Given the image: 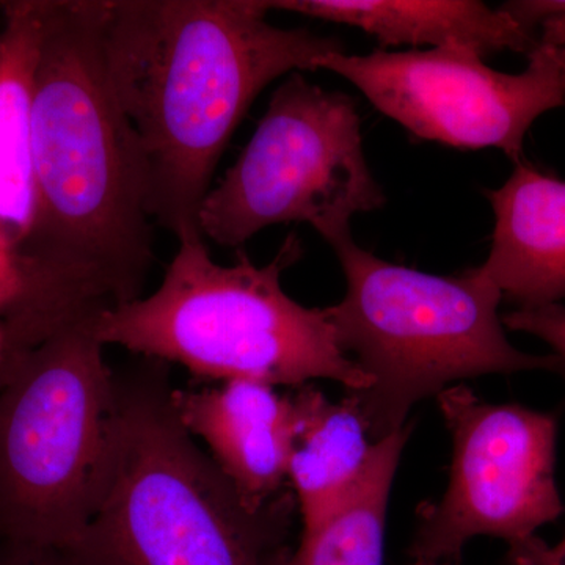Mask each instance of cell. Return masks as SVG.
Masks as SVG:
<instances>
[{"instance_id":"obj_1","label":"cell","mask_w":565,"mask_h":565,"mask_svg":"<svg viewBox=\"0 0 565 565\" xmlns=\"http://www.w3.org/2000/svg\"><path fill=\"white\" fill-rule=\"evenodd\" d=\"M102 25L103 0H46L35 204L0 308V360L140 299L154 262L147 170L107 84Z\"/></svg>"},{"instance_id":"obj_2","label":"cell","mask_w":565,"mask_h":565,"mask_svg":"<svg viewBox=\"0 0 565 565\" xmlns=\"http://www.w3.org/2000/svg\"><path fill=\"white\" fill-rule=\"evenodd\" d=\"M267 13L264 0H103L107 84L139 143L152 221L174 236L199 228L212 174L259 93L343 52Z\"/></svg>"},{"instance_id":"obj_3","label":"cell","mask_w":565,"mask_h":565,"mask_svg":"<svg viewBox=\"0 0 565 565\" xmlns=\"http://www.w3.org/2000/svg\"><path fill=\"white\" fill-rule=\"evenodd\" d=\"M169 364L114 373L102 471L82 565H266L280 552L294 500L252 512L182 426Z\"/></svg>"},{"instance_id":"obj_4","label":"cell","mask_w":565,"mask_h":565,"mask_svg":"<svg viewBox=\"0 0 565 565\" xmlns=\"http://www.w3.org/2000/svg\"><path fill=\"white\" fill-rule=\"evenodd\" d=\"M177 239L161 286L95 322L104 345L181 364L206 381L299 388L326 379L352 393L370 388L371 379L338 343L329 308L303 307L282 289V273L302 256L296 234L267 266L244 252L232 266L215 263L199 228Z\"/></svg>"},{"instance_id":"obj_5","label":"cell","mask_w":565,"mask_h":565,"mask_svg":"<svg viewBox=\"0 0 565 565\" xmlns=\"http://www.w3.org/2000/svg\"><path fill=\"white\" fill-rule=\"evenodd\" d=\"M330 245L348 281L330 319L341 349L371 379L370 388L353 394L374 444L403 429L416 403L452 382L520 371L565 377L555 353L533 355L508 340L498 315L503 294L479 267L438 277L384 262L351 233Z\"/></svg>"},{"instance_id":"obj_6","label":"cell","mask_w":565,"mask_h":565,"mask_svg":"<svg viewBox=\"0 0 565 565\" xmlns=\"http://www.w3.org/2000/svg\"><path fill=\"white\" fill-rule=\"evenodd\" d=\"M95 323L0 362V539L73 548L90 519L114 403Z\"/></svg>"},{"instance_id":"obj_7","label":"cell","mask_w":565,"mask_h":565,"mask_svg":"<svg viewBox=\"0 0 565 565\" xmlns=\"http://www.w3.org/2000/svg\"><path fill=\"white\" fill-rule=\"evenodd\" d=\"M385 202L364 158L355 102L292 73L237 161L207 192L199 228L215 244L241 247L264 228L300 222L330 244L351 233L353 215Z\"/></svg>"},{"instance_id":"obj_8","label":"cell","mask_w":565,"mask_h":565,"mask_svg":"<svg viewBox=\"0 0 565 565\" xmlns=\"http://www.w3.org/2000/svg\"><path fill=\"white\" fill-rule=\"evenodd\" d=\"M438 405L452 438L448 490L419 511L408 546L414 561H459L478 535L503 539L509 559L541 542L539 527L564 514L555 478V416L519 404H490L449 386Z\"/></svg>"},{"instance_id":"obj_9","label":"cell","mask_w":565,"mask_h":565,"mask_svg":"<svg viewBox=\"0 0 565 565\" xmlns=\"http://www.w3.org/2000/svg\"><path fill=\"white\" fill-rule=\"evenodd\" d=\"M520 74L489 68L484 55L460 44L427 51L333 52L316 70L332 71L355 85L386 117L424 140L462 150L498 148L523 162L531 126L565 106V65L535 44Z\"/></svg>"},{"instance_id":"obj_10","label":"cell","mask_w":565,"mask_h":565,"mask_svg":"<svg viewBox=\"0 0 565 565\" xmlns=\"http://www.w3.org/2000/svg\"><path fill=\"white\" fill-rule=\"evenodd\" d=\"M182 426L202 438L226 481L248 511L262 512L288 476L292 404L289 394L253 381L222 382L200 390L173 388Z\"/></svg>"},{"instance_id":"obj_11","label":"cell","mask_w":565,"mask_h":565,"mask_svg":"<svg viewBox=\"0 0 565 565\" xmlns=\"http://www.w3.org/2000/svg\"><path fill=\"white\" fill-rule=\"evenodd\" d=\"M489 200L492 248L479 270L519 308L559 303L565 299V181L520 162Z\"/></svg>"},{"instance_id":"obj_12","label":"cell","mask_w":565,"mask_h":565,"mask_svg":"<svg viewBox=\"0 0 565 565\" xmlns=\"http://www.w3.org/2000/svg\"><path fill=\"white\" fill-rule=\"evenodd\" d=\"M44 9L46 0L0 2V270L9 294L35 204L32 103Z\"/></svg>"},{"instance_id":"obj_13","label":"cell","mask_w":565,"mask_h":565,"mask_svg":"<svg viewBox=\"0 0 565 565\" xmlns=\"http://www.w3.org/2000/svg\"><path fill=\"white\" fill-rule=\"evenodd\" d=\"M266 6L362 29L382 46L460 44L486 57L500 51L530 55L537 44L535 32L504 7L476 0H280Z\"/></svg>"},{"instance_id":"obj_14","label":"cell","mask_w":565,"mask_h":565,"mask_svg":"<svg viewBox=\"0 0 565 565\" xmlns=\"http://www.w3.org/2000/svg\"><path fill=\"white\" fill-rule=\"evenodd\" d=\"M292 404L288 476L303 531L321 523L351 489L373 451L359 397L330 401L313 384L289 394Z\"/></svg>"},{"instance_id":"obj_15","label":"cell","mask_w":565,"mask_h":565,"mask_svg":"<svg viewBox=\"0 0 565 565\" xmlns=\"http://www.w3.org/2000/svg\"><path fill=\"white\" fill-rule=\"evenodd\" d=\"M412 429V424H405L374 444L337 508L303 531L296 550L281 548L266 565H384L386 508Z\"/></svg>"},{"instance_id":"obj_16","label":"cell","mask_w":565,"mask_h":565,"mask_svg":"<svg viewBox=\"0 0 565 565\" xmlns=\"http://www.w3.org/2000/svg\"><path fill=\"white\" fill-rule=\"evenodd\" d=\"M504 9L535 32L537 43L550 47L565 65V2L535 0V2H509Z\"/></svg>"},{"instance_id":"obj_17","label":"cell","mask_w":565,"mask_h":565,"mask_svg":"<svg viewBox=\"0 0 565 565\" xmlns=\"http://www.w3.org/2000/svg\"><path fill=\"white\" fill-rule=\"evenodd\" d=\"M503 326L516 332L541 338L565 362V307L561 303L519 308L501 318Z\"/></svg>"},{"instance_id":"obj_18","label":"cell","mask_w":565,"mask_h":565,"mask_svg":"<svg viewBox=\"0 0 565 565\" xmlns=\"http://www.w3.org/2000/svg\"><path fill=\"white\" fill-rule=\"evenodd\" d=\"M0 565H82L71 548L0 539Z\"/></svg>"},{"instance_id":"obj_19","label":"cell","mask_w":565,"mask_h":565,"mask_svg":"<svg viewBox=\"0 0 565 565\" xmlns=\"http://www.w3.org/2000/svg\"><path fill=\"white\" fill-rule=\"evenodd\" d=\"M511 565H565V537L556 546L539 542L525 555L511 561Z\"/></svg>"},{"instance_id":"obj_20","label":"cell","mask_w":565,"mask_h":565,"mask_svg":"<svg viewBox=\"0 0 565 565\" xmlns=\"http://www.w3.org/2000/svg\"><path fill=\"white\" fill-rule=\"evenodd\" d=\"M7 296H9V285H7L6 277H3L2 270H0V308L6 303Z\"/></svg>"},{"instance_id":"obj_21","label":"cell","mask_w":565,"mask_h":565,"mask_svg":"<svg viewBox=\"0 0 565 565\" xmlns=\"http://www.w3.org/2000/svg\"><path fill=\"white\" fill-rule=\"evenodd\" d=\"M411 565H451L446 563H430V561H414Z\"/></svg>"},{"instance_id":"obj_22","label":"cell","mask_w":565,"mask_h":565,"mask_svg":"<svg viewBox=\"0 0 565 565\" xmlns=\"http://www.w3.org/2000/svg\"><path fill=\"white\" fill-rule=\"evenodd\" d=\"M0 353H2V341H0Z\"/></svg>"}]
</instances>
